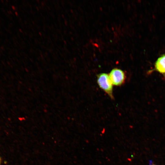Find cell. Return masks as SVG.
<instances>
[{
    "label": "cell",
    "instance_id": "obj_1",
    "mask_svg": "<svg viewBox=\"0 0 165 165\" xmlns=\"http://www.w3.org/2000/svg\"><path fill=\"white\" fill-rule=\"evenodd\" d=\"M97 82L100 87L111 99H113V86L109 76L106 73H101L97 76Z\"/></svg>",
    "mask_w": 165,
    "mask_h": 165
},
{
    "label": "cell",
    "instance_id": "obj_4",
    "mask_svg": "<svg viewBox=\"0 0 165 165\" xmlns=\"http://www.w3.org/2000/svg\"><path fill=\"white\" fill-rule=\"evenodd\" d=\"M149 165H156L155 164H150Z\"/></svg>",
    "mask_w": 165,
    "mask_h": 165
},
{
    "label": "cell",
    "instance_id": "obj_3",
    "mask_svg": "<svg viewBox=\"0 0 165 165\" xmlns=\"http://www.w3.org/2000/svg\"><path fill=\"white\" fill-rule=\"evenodd\" d=\"M155 68L159 72L165 74V55L159 58L155 63Z\"/></svg>",
    "mask_w": 165,
    "mask_h": 165
},
{
    "label": "cell",
    "instance_id": "obj_2",
    "mask_svg": "<svg viewBox=\"0 0 165 165\" xmlns=\"http://www.w3.org/2000/svg\"><path fill=\"white\" fill-rule=\"evenodd\" d=\"M110 79L113 85L119 86L124 83L126 79V75L122 70L118 68L113 69L108 74Z\"/></svg>",
    "mask_w": 165,
    "mask_h": 165
}]
</instances>
